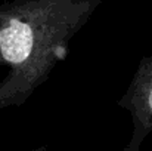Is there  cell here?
Segmentation results:
<instances>
[{
  "label": "cell",
  "instance_id": "6da1fadb",
  "mask_svg": "<svg viewBox=\"0 0 152 151\" xmlns=\"http://www.w3.org/2000/svg\"><path fill=\"white\" fill-rule=\"evenodd\" d=\"M89 12L86 0H27L0 9V111L22 105L49 79Z\"/></svg>",
  "mask_w": 152,
  "mask_h": 151
},
{
  "label": "cell",
  "instance_id": "7a4b0ae2",
  "mask_svg": "<svg viewBox=\"0 0 152 151\" xmlns=\"http://www.w3.org/2000/svg\"><path fill=\"white\" fill-rule=\"evenodd\" d=\"M36 151H45V150H36Z\"/></svg>",
  "mask_w": 152,
  "mask_h": 151
}]
</instances>
